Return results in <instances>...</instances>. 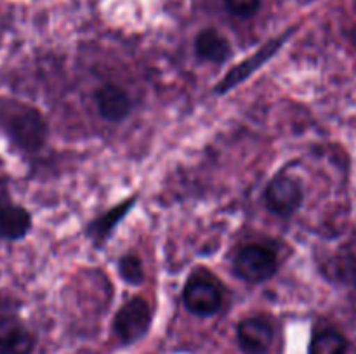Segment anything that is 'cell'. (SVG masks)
<instances>
[{"instance_id": "14", "label": "cell", "mask_w": 356, "mask_h": 354, "mask_svg": "<svg viewBox=\"0 0 356 354\" xmlns=\"http://www.w3.org/2000/svg\"><path fill=\"white\" fill-rule=\"evenodd\" d=\"M118 273L122 280L127 281L129 285H141L145 280V267H143L141 259L138 255H124L118 260Z\"/></svg>"}, {"instance_id": "2", "label": "cell", "mask_w": 356, "mask_h": 354, "mask_svg": "<svg viewBox=\"0 0 356 354\" xmlns=\"http://www.w3.org/2000/svg\"><path fill=\"white\" fill-rule=\"evenodd\" d=\"M278 271V259L273 250L263 245H247L235 259V273L249 283L271 280Z\"/></svg>"}, {"instance_id": "7", "label": "cell", "mask_w": 356, "mask_h": 354, "mask_svg": "<svg viewBox=\"0 0 356 354\" xmlns=\"http://www.w3.org/2000/svg\"><path fill=\"white\" fill-rule=\"evenodd\" d=\"M236 337L245 354H266L273 344V326L268 319L254 316L240 321Z\"/></svg>"}, {"instance_id": "4", "label": "cell", "mask_w": 356, "mask_h": 354, "mask_svg": "<svg viewBox=\"0 0 356 354\" xmlns=\"http://www.w3.org/2000/svg\"><path fill=\"white\" fill-rule=\"evenodd\" d=\"M292 31H287V33L280 35L277 38H271L270 42L263 45L259 51H256V54H252L250 58H247L245 61H242L240 65H236L235 68L229 69L228 73L225 75V78L218 83V87L214 89L216 94H226L228 90H232L233 87L240 85L242 82H245L250 75L257 71L264 62L270 61L275 54L282 49V45L287 42V38L291 37Z\"/></svg>"}, {"instance_id": "3", "label": "cell", "mask_w": 356, "mask_h": 354, "mask_svg": "<svg viewBox=\"0 0 356 354\" xmlns=\"http://www.w3.org/2000/svg\"><path fill=\"white\" fill-rule=\"evenodd\" d=\"M152 325V312L145 298L136 297L118 309L113 319V330L124 344L138 342L148 333Z\"/></svg>"}, {"instance_id": "15", "label": "cell", "mask_w": 356, "mask_h": 354, "mask_svg": "<svg viewBox=\"0 0 356 354\" xmlns=\"http://www.w3.org/2000/svg\"><path fill=\"white\" fill-rule=\"evenodd\" d=\"M229 12L238 17H250L259 10L261 0H226Z\"/></svg>"}, {"instance_id": "5", "label": "cell", "mask_w": 356, "mask_h": 354, "mask_svg": "<svg viewBox=\"0 0 356 354\" xmlns=\"http://www.w3.org/2000/svg\"><path fill=\"white\" fill-rule=\"evenodd\" d=\"M183 301L188 311L197 316H212L221 309V288L209 278H191L183 292Z\"/></svg>"}, {"instance_id": "9", "label": "cell", "mask_w": 356, "mask_h": 354, "mask_svg": "<svg viewBox=\"0 0 356 354\" xmlns=\"http://www.w3.org/2000/svg\"><path fill=\"white\" fill-rule=\"evenodd\" d=\"M96 104L101 117L108 121L125 120L132 111V101L129 94L118 85H103L96 90Z\"/></svg>"}, {"instance_id": "10", "label": "cell", "mask_w": 356, "mask_h": 354, "mask_svg": "<svg viewBox=\"0 0 356 354\" xmlns=\"http://www.w3.org/2000/svg\"><path fill=\"white\" fill-rule=\"evenodd\" d=\"M195 51H197L198 58L221 65V62L228 61L232 56V45L216 30H204L198 33L197 40H195Z\"/></svg>"}, {"instance_id": "8", "label": "cell", "mask_w": 356, "mask_h": 354, "mask_svg": "<svg viewBox=\"0 0 356 354\" xmlns=\"http://www.w3.org/2000/svg\"><path fill=\"white\" fill-rule=\"evenodd\" d=\"M35 337L19 319L0 316V354H30Z\"/></svg>"}, {"instance_id": "6", "label": "cell", "mask_w": 356, "mask_h": 354, "mask_svg": "<svg viewBox=\"0 0 356 354\" xmlns=\"http://www.w3.org/2000/svg\"><path fill=\"white\" fill-rule=\"evenodd\" d=\"M264 198H266L270 210L282 215V217H291L301 208L305 193H302L301 184L296 179L287 176H278L268 184Z\"/></svg>"}, {"instance_id": "13", "label": "cell", "mask_w": 356, "mask_h": 354, "mask_svg": "<svg viewBox=\"0 0 356 354\" xmlns=\"http://www.w3.org/2000/svg\"><path fill=\"white\" fill-rule=\"evenodd\" d=\"M348 340L336 330H323L313 337L309 354H346Z\"/></svg>"}, {"instance_id": "11", "label": "cell", "mask_w": 356, "mask_h": 354, "mask_svg": "<svg viewBox=\"0 0 356 354\" xmlns=\"http://www.w3.org/2000/svg\"><path fill=\"white\" fill-rule=\"evenodd\" d=\"M31 228V215L26 208L17 205L0 207V238L21 239Z\"/></svg>"}, {"instance_id": "1", "label": "cell", "mask_w": 356, "mask_h": 354, "mask_svg": "<svg viewBox=\"0 0 356 354\" xmlns=\"http://www.w3.org/2000/svg\"><path fill=\"white\" fill-rule=\"evenodd\" d=\"M3 125L14 142L26 151H37L47 141L49 127L44 115L26 104H14Z\"/></svg>"}, {"instance_id": "12", "label": "cell", "mask_w": 356, "mask_h": 354, "mask_svg": "<svg viewBox=\"0 0 356 354\" xmlns=\"http://www.w3.org/2000/svg\"><path fill=\"white\" fill-rule=\"evenodd\" d=\"M136 200H138V196L127 198L125 201L118 203L117 207H113L111 210H108L106 214H103L101 217H97L96 221L90 222V224L87 226V235H89L94 242H101V239H104L106 236H110V233L113 231L115 226H117L118 222H120L122 219L129 214V210L134 207Z\"/></svg>"}]
</instances>
